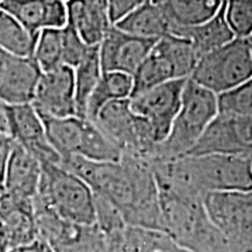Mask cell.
Wrapping results in <instances>:
<instances>
[{
	"mask_svg": "<svg viewBox=\"0 0 252 252\" xmlns=\"http://www.w3.org/2000/svg\"><path fill=\"white\" fill-rule=\"evenodd\" d=\"M32 105L41 116L56 118L76 116L74 69L61 64L42 72Z\"/></svg>",
	"mask_w": 252,
	"mask_h": 252,
	"instance_id": "cell-13",
	"label": "cell"
},
{
	"mask_svg": "<svg viewBox=\"0 0 252 252\" xmlns=\"http://www.w3.org/2000/svg\"><path fill=\"white\" fill-rule=\"evenodd\" d=\"M187 78L172 80L130 97V106L135 115L143 117L152 128L157 143L165 140L176 113Z\"/></svg>",
	"mask_w": 252,
	"mask_h": 252,
	"instance_id": "cell-10",
	"label": "cell"
},
{
	"mask_svg": "<svg viewBox=\"0 0 252 252\" xmlns=\"http://www.w3.org/2000/svg\"><path fill=\"white\" fill-rule=\"evenodd\" d=\"M0 133H1V132H0Z\"/></svg>",
	"mask_w": 252,
	"mask_h": 252,
	"instance_id": "cell-39",
	"label": "cell"
},
{
	"mask_svg": "<svg viewBox=\"0 0 252 252\" xmlns=\"http://www.w3.org/2000/svg\"><path fill=\"white\" fill-rule=\"evenodd\" d=\"M154 48L172 63L176 78H189L200 59L190 41L172 34L157 40Z\"/></svg>",
	"mask_w": 252,
	"mask_h": 252,
	"instance_id": "cell-27",
	"label": "cell"
},
{
	"mask_svg": "<svg viewBox=\"0 0 252 252\" xmlns=\"http://www.w3.org/2000/svg\"><path fill=\"white\" fill-rule=\"evenodd\" d=\"M41 178V162L25 147L14 143L1 191L11 197L33 200Z\"/></svg>",
	"mask_w": 252,
	"mask_h": 252,
	"instance_id": "cell-17",
	"label": "cell"
},
{
	"mask_svg": "<svg viewBox=\"0 0 252 252\" xmlns=\"http://www.w3.org/2000/svg\"><path fill=\"white\" fill-rule=\"evenodd\" d=\"M100 69L98 46H91L86 58L74 68L75 100H76V116L86 118L87 104L96 84L98 83Z\"/></svg>",
	"mask_w": 252,
	"mask_h": 252,
	"instance_id": "cell-26",
	"label": "cell"
},
{
	"mask_svg": "<svg viewBox=\"0 0 252 252\" xmlns=\"http://www.w3.org/2000/svg\"><path fill=\"white\" fill-rule=\"evenodd\" d=\"M42 70L33 56L0 49V100L6 104L32 103Z\"/></svg>",
	"mask_w": 252,
	"mask_h": 252,
	"instance_id": "cell-14",
	"label": "cell"
},
{
	"mask_svg": "<svg viewBox=\"0 0 252 252\" xmlns=\"http://www.w3.org/2000/svg\"><path fill=\"white\" fill-rule=\"evenodd\" d=\"M32 56L42 72L60 67L62 64L61 28H47L41 31Z\"/></svg>",
	"mask_w": 252,
	"mask_h": 252,
	"instance_id": "cell-29",
	"label": "cell"
},
{
	"mask_svg": "<svg viewBox=\"0 0 252 252\" xmlns=\"http://www.w3.org/2000/svg\"><path fill=\"white\" fill-rule=\"evenodd\" d=\"M0 237L8 250L37 237L33 200L11 197L0 191Z\"/></svg>",
	"mask_w": 252,
	"mask_h": 252,
	"instance_id": "cell-16",
	"label": "cell"
},
{
	"mask_svg": "<svg viewBox=\"0 0 252 252\" xmlns=\"http://www.w3.org/2000/svg\"><path fill=\"white\" fill-rule=\"evenodd\" d=\"M60 165L112 203L127 225L162 231L159 188L150 159L122 156L112 162L71 156L62 158Z\"/></svg>",
	"mask_w": 252,
	"mask_h": 252,
	"instance_id": "cell-1",
	"label": "cell"
},
{
	"mask_svg": "<svg viewBox=\"0 0 252 252\" xmlns=\"http://www.w3.org/2000/svg\"><path fill=\"white\" fill-rule=\"evenodd\" d=\"M48 244L54 252H111L108 237L94 224L67 222Z\"/></svg>",
	"mask_w": 252,
	"mask_h": 252,
	"instance_id": "cell-22",
	"label": "cell"
},
{
	"mask_svg": "<svg viewBox=\"0 0 252 252\" xmlns=\"http://www.w3.org/2000/svg\"><path fill=\"white\" fill-rule=\"evenodd\" d=\"M225 19L235 37L251 36L252 0H226Z\"/></svg>",
	"mask_w": 252,
	"mask_h": 252,
	"instance_id": "cell-32",
	"label": "cell"
},
{
	"mask_svg": "<svg viewBox=\"0 0 252 252\" xmlns=\"http://www.w3.org/2000/svg\"><path fill=\"white\" fill-rule=\"evenodd\" d=\"M46 137L60 159L71 156L93 161H119L121 150L111 143L103 132L87 118L78 116L48 117L41 116Z\"/></svg>",
	"mask_w": 252,
	"mask_h": 252,
	"instance_id": "cell-5",
	"label": "cell"
},
{
	"mask_svg": "<svg viewBox=\"0 0 252 252\" xmlns=\"http://www.w3.org/2000/svg\"><path fill=\"white\" fill-rule=\"evenodd\" d=\"M8 135L33 154L41 163H60V157L50 146L39 112L32 103L7 104Z\"/></svg>",
	"mask_w": 252,
	"mask_h": 252,
	"instance_id": "cell-11",
	"label": "cell"
},
{
	"mask_svg": "<svg viewBox=\"0 0 252 252\" xmlns=\"http://www.w3.org/2000/svg\"><path fill=\"white\" fill-rule=\"evenodd\" d=\"M7 251H8L7 247H6L4 241H2L1 237H0V252H7Z\"/></svg>",
	"mask_w": 252,
	"mask_h": 252,
	"instance_id": "cell-37",
	"label": "cell"
},
{
	"mask_svg": "<svg viewBox=\"0 0 252 252\" xmlns=\"http://www.w3.org/2000/svg\"><path fill=\"white\" fill-rule=\"evenodd\" d=\"M172 35L186 37L191 42L198 56H202L212 50L224 46L235 39L231 28L225 19V1L219 12L204 23L193 27L181 28Z\"/></svg>",
	"mask_w": 252,
	"mask_h": 252,
	"instance_id": "cell-21",
	"label": "cell"
},
{
	"mask_svg": "<svg viewBox=\"0 0 252 252\" xmlns=\"http://www.w3.org/2000/svg\"><path fill=\"white\" fill-rule=\"evenodd\" d=\"M0 8L13 15L33 35L67 24V8L62 0H0Z\"/></svg>",
	"mask_w": 252,
	"mask_h": 252,
	"instance_id": "cell-15",
	"label": "cell"
},
{
	"mask_svg": "<svg viewBox=\"0 0 252 252\" xmlns=\"http://www.w3.org/2000/svg\"><path fill=\"white\" fill-rule=\"evenodd\" d=\"M7 252H54L50 245L45 239L36 237L30 243L19 245V247L9 249Z\"/></svg>",
	"mask_w": 252,
	"mask_h": 252,
	"instance_id": "cell-36",
	"label": "cell"
},
{
	"mask_svg": "<svg viewBox=\"0 0 252 252\" xmlns=\"http://www.w3.org/2000/svg\"><path fill=\"white\" fill-rule=\"evenodd\" d=\"M225 1H226V0H225Z\"/></svg>",
	"mask_w": 252,
	"mask_h": 252,
	"instance_id": "cell-41",
	"label": "cell"
},
{
	"mask_svg": "<svg viewBox=\"0 0 252 252\" xmlns=\"http://www.w3.org/2000/svg\"><path fill=\"white\" fill-rule=\"evenodd\" d=\"M208 220L235 252H251L252 190H220L202 198Z\"/></svg>",
	"mask_w": 252,
	"mask_h": 252,
	"instance_id": "cell-8",
	"label": "cell"
},
{
	"mask_svg": "<svg viewBox=\"0 0 252 252\" xmlns=\"http://www.w3.org/2000/svg\"><path fill=\"white\" fill-rule=\"evenodd\" d=\"M37 35H33L5 9L0 8V49L11 54L32 56Z\"/></svg>",
	"mask_w": 252,
	"mask_h": 252,
	"instance_id": "cell-28",
	"label": "cell"
},
{
	"mask_svg": "<svg viewBox=\"0 0 252 252\" xmlns=\"http://www.w3.org/2000/svg\"><path fill=\"white\" fill-rule=\"evenodd\" d=\"M216 115V94L187 78L180 109L165 140L158 144L152 160H172L187 156Z\"/></svg>",
	"mask_w": 252,
	"mask_h": 252,
	"instance_id": "cell-3",
	"label": "cell"
},
{
	"mask_svg": "<svg viewBox=\"0 0 252 252\" xmlns=\"http://www.w3.org/2000/svg\"><path fill=\"white\" fill-rule=\"evenodd\" d=\"M62 34V64L74 69L86 58L90 47L84 42L71 25L65 24L61 28Z\"/></svg>",
	"mask_w": 252,
	"mask_h": 252,
	"instance_id": "cell-33",
	"label": "cell"
},
{
	"mask_svg": "<svg viewBox=\"0 0 252 252\" xmlns=\"http://www.w3.org/2000/svg\"><path fill=\"white\" fill-rule=\"evenodd\" d=\"M172 80H179L176 78L172 63L153 46L149 55L144 59V61L132 75L133 88H132L131 97Z\"/></svg>",
	"mask_w": 252,
	"mask_h": 252,
	"instance_id": "cell-25",
	"label": "cell"
},
{
	"mask_svg": "<svg viewBox=\"0 0 252 252\" xmlns=\"http://www.w3.org/2000/svg\"><path fill=\"white\" fill-rule=\"evenodd\" d=\"M115 26L130 35L141 39L159 40L169 34V24L160 8L151 0L128 13Z\"/></svg>",
	"mask_w": 252,
	"mask_h": 252,
	"instance_id": "cell-23",
	"label": "cell"
},
{
	"mask_svg": "<svg viewBox=\"0 0 252 252\" xmlns=\"http://www.w3.org/2000/svg\"><path fill=\"white\" fill-rule=\"evenodd\" d=\"M156 42L130 35L111 25L98 45L102 72L119 71L132 76Z\"/></svg>",
	"mask_w": 252,
	"mask_h": 252,
	"instance_id": "cell-12",
	"label": "cell"
},
{
	"mask_svg": "<svg viewBox=\"0 0 252 252\" xmlns=\"http://www.w3.org/2000/svg\"><path fill=\"white\" fill-rule=\"evenodd\" d=\"M35 198L67 222L94 224V194L82 179L60 163H41Z\"/></svg>",
	"mask_w": 252,
	"mask_h": 252,
	"instance_id": "cell-4",
	"label": "cell"
},
{
	"mask_svg": "<svg viewBox=\"0 0 252 252\" xmlns=\"http://www.w3.org/2000/svg\"><path fill=\"white\" fill-rule=\"evenodd\" d=\"M0 191H1V190H0Z\"/></svg>",
	"mask_w": 252,
	"mask_h": 252,
	"instance_id": "cell-40",
	"label": "cell"
},
{
	"mask_svg": "<svg viewBox=\"0 0 252 252\" xmlns=\"http://www.w3.org/2000/svg\"><path fill=\"white\" fill-rule=\"evenodd\" d=\"M108 239L111 252H189L161 230L126 225Z\"/></svg>",
	"mask_w": 252,
	"mask_h": 252,
	"instance_id": "cell-20",
	"label": "cell"
},
{
	"mask_svg": "<svg viewBox=\"0 0 252 252\" xmlns=\"http://www.w3.org/2000/svg\"><path fill=\"white\" fill-rule=\"evenodd\" d=\"M133 82L131 75L119 71L102 72L87 104L86 118L94 122V117L106 103L131 97Z\"/></svg>",
	"mask_w": 252,
	"mask_h": 252,
	"instance_id": "cell-24",
	"label": "cell"
},
{
	"mask_svg": "<svg viewBox=\"0 0 252 252\" xmlns=\"http://www.w3.org/2000/svg\"><path fill=\"white\" fill-rule=\"evenodd\" d=\"M162 231L189 252H235L208 220L201 198L160 193Z\"/></svg>",
	"mask_w": 252,
	"mask_h": 252,
	"instance_id": "cell-2",
	"label": "cell"
},
{
	"mask_svg": "<svg viewBox=\"0 0 252 252\" xmlns=\"http://www.w3.org/2000/svg\"><path fill=\"white\" fill-rule=\"evenodd\" d=\"M217 113L252 117V81L216 94Z\"/></svg>",
	"mask_w": 252,
	"mask_h": 252,
	"instance_id": "cell-30",
	"label": "cell"
},
{
	"mask_svg": "<svg viewBox=\"0 0 252 252\" xmlns=\"http://www.w3.org/2000/svg\"><path fill=\"white\" fill-rule=\"evenodd\" d=\"M94 224L108 238L116 236L126 228V222L121 212L106 201L105 198L94 195Z\"/></svg>",
	"mask_w": 252,
	"mask_h": 252,
	"instance_id": "cell-31",
	"label": "cell"
},
{
	"mask_svg": "<svg viewBox=\"0 0 252 252\" xmlns=\"http://www.w3.org/2000/svg\"><path fill=\"white\" fill-rule=\"evenodd\" d=\"M14 146V140L8 135L0 133V190L4 184L5 173L7 169L9 156Z\"/></svg>",
	"mask_w": 252,
	"mask_h": 252,
	"instance_id": "cell-35",
	"label": "cell"
},
{
	"mask_svg": "<svg viewBox=\"0 0 252 252\" xmlns=\"http://www.w3.org/2000/svg\"><path fill=\"white\" fill-rule=\"evenodd\" d=\"M147 0H106L108 13L111 25L117 24L135 8L139 7Z\"/></svg>",
	"mask_w": 252,
	"mask_h": 252,
	"instance_id": "cell-34",
	"label": "cell"
},
{
	"mask_svg": "<svg viewBox=\"0 0 252 252\" xmlns=\"http://www.w3.org/2000/svg\"><path fill=\"white\" fill-rule=\"evenodd\" d=\"M252 117L217 115L201 133L187 156L252 157Z\"/></svg>",
	"mask_w": 252,
	"mask_h": 252,
	"instance_id": "cell-9",
	"label": "cell"
},
{
	"mask_svg": "<svg viewBox=\"0 0 252 252\" xmlns=\"http://www.w3.org/2000/svg\"><path fill=\"white\" fill-rule=\"evenodd\" d=\"M62 1H64V2H65V1H68V0H62Z\"/></svg>",
	"mask_w": 252,
	"mask_h": 252,
	"instance_id": "cell-38",
	"label": "cell"
},
{
	"mask_svg": "<svg viewBox=\"0 0 252 252\" xmlns=\"http://www.w3.org/2000/svg\"><path fill=\"white\" fill-rule=\"evenodd\" d=\"M191 81L220 94L252 78V37H235L198 59Z\"/></svg>",
	"mask_w": 252,
	"mask_h": 252,
	"instance_id": "cell-6",
	"label": "cell"
},
{
	"mask_svg": "<svg viewBox=\"0 0 252 252\" xmlns=\"http://www.w3.org/2000/svg\"><path fill=\"white\" fill-rule=\"evenodd\" d=\"M93 123L123 156L153 159L158 143L152 128L143 117L132 111L128 99L106 103Z\"/></svg>",
	"mask_w": 252,
	"mask_h": 252,
	"instance_id": "cell-7",
	"label": "cell"
},
{
	"mask_svg": "<svg viewBox=\"0 0 252 252\" xmlns=\"http://www.w3.org/2000/svg\"><path fill=\"white\" fill-rule=\"evenodd\" d=\"M169 24V34L193 27L213 18L225 0H151Z\"/></svg>",
	"mask_w": 252,
	"mask_h": 252,
	"instance_id": "cell-19",
	"label": "cell"
},
{
	"mask_svg": "<svg viewBox=\"0 0 252 252\" xmlns=\"http://www.w3.org/2000/svg\"><path fill=\"white\" fill-rule=\"evenodd\" d=\"M67 24L71 25L88 46H98L111 26L106 0H68Z\"/></svg>",
	"mask_w": 252,
	"mask_h": 252,
	"instance_id": "cell-18",
	"label": "cell"
}]
</instances>
